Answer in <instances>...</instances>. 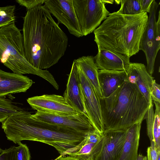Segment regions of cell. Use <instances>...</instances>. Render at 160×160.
<instances>
[{"label": "cell", "instance_id": "cell-1", "mask_svg": "<svg viewBox=\"0 0 160 160\" xmlns=\"http://www.w3.org/2000/svg\"><path fill=\"white\" fill-rule=\"evenodd\" d=\"M25 56L37 69L48 68L58 63L66 50L68 38L44 5L27 10L23 17Z\"/></svg>", "mask_w": 160, "mask_h": 160}, {"label": "cell", "instance_id": "cell-2", "mask_svg": "<svg viewBox=\"0 0 160 160\" xmlns=\"http://www.w3.org/2000/svg\"><path fill=\"white\" fill-rule=\"evenodd\" d=\"M2 123L7 139L18 144L24 140L44 143L64 156L77 151L87 134L61 126L37 120L28 112L11 115Z\"/></svg>", "mask_w": 160, "mask_h": 160}, {"label": "cell", "instance_id": "cell-3", "mask_svg": "<svg viewBox=\"0 0 160 160\" xmlns=\"http://www.w3.org/2000/svg\"><path fill=\"white\" fill-rule=\"evenodd\" d=\"M148 18L147 12L134 15L110 13L93 32L98 46L130 58L139 51Z\"/></svg>", "mask_w": 160, "mask_h": 160}, {"label": "cell", "instance_id": "cell-4", "mask_svg": "<svg viewBox=\"0 0 160 160\" xmlns=\"http://www.w3.org/2000/svg\"><path fill=\"white\" fill-rule=\"evenodd\" d=\"M99 100L104 132L127 129L143 121L149 106L137 86L127 80Z\"/></svg>", "mask_w": 160, "mask_h": 160}, {"label": "cell", "instance_id": "cell-5", "mask_svg": "<svg viewBox=\"0 0 160 160\" xmlns=\"http://www.w3.org/2000/svg\"><path fill=\"white\" fill-rule=\"evenodd\" d=\"M0 61L14 73L37 75L48 81L55 89L59 88L49 71L37 69L27 60L22 34L15 22L0 28Z\"/></svg>", "mask_w": 160, "mask_h": 160}, {"label": "cell", "instance_id": "cell-6", "mask_svg": "<svg viewBox=\"0 0 160 160\" xmlns=\"http://www.w3.org/2000/svg\"><path fill=\"white\" fill-rule=\"evenodd\" d=\"M159 4L153 0L151 6L146 27L141 37L139 50L145 54L147 71L151 76L154 69L156 58L160 48V10L156 20Z\"/></svg>", "mask_w": 160, "mask_h": 160}, {"label": "cell", "instance_id": "cell-7", "mask_svg": "<svg viewBox=\"0 0 160 160\" xmlns=\"http://www.w3.org/2000/svg\"><path fill=\"white\" fill-rule=\"evenodd\" d=\"M83 36L93 32L110 13L102 0H72Z\"/></svg>", "mask_w": 160, "mask_h": 160}, {"label": "cell", "instance_id": "cell-8", "mask_svg": "<svg viewBox=\"0 0 160 160\" xmlns=\"http://www.w3.org/2000/svg\"><path fill=\"white\" fill-rule=\"evenodd\" d=\"M77 66L86 114L95 129L103 135L104 128L99 98L94 88L88 80L77 64Z\"/></svg>", "mask_w": 160, "mask_h": 160}, {"label": "cell", "instance_id": "cell-9", "mask_svg": "<svg viewBox=\"0 0 160 160\" xmlns=\"http://www.w3.org/2000/svg\"><path fill=\"white\" fill-rule=\"evenodd\" d=\"M44 5L50 13L77 38L83 36L81 28L76 15L72 0H46Z\"/></svg>", "mask_w": 160, "mask_h": 160}, {"label": "cell", "instance_id": "cell-10", "mask_svg": "<svg viewBox=\"0 0 160 160\" xmlns=\"http://www.w3.org/2000/svg\"><path fill=\"white\" fill-rule=\"evenodd\" d=\"M32 116L39 121L70 128L86 134L95 129L85 113L60 115L37 111Z\"/></svg>", "mask_w": 160, "mask_h": 160}, {"label": "cell", "instance_id": "cell-11", "mask_svg": "<svg viewBox=\"0 0 160 160\" xmlns=\"http://www.w3.org/2000/svg\"><path fill=\"white\" fill-rule=\"evenodd\" d=\"M27 101L37 111L60 115H70L77 112L61 96L44 94L28 98Z\"/></svg>", "mask_w": 160, "mask_h": 160}, {"label": "cell", "instance_id": "cell-12", "mask_svg": "<svg viewBox=\"0 0 160 160\" xmlns=\"http://www.w3.org/2000/svg\"><path fill=\"white\" fill-rule=\"evenodd\" d=\"M98 47V53L93 58L98 70L126 72L128 70L130 58L99 46Z\"/></svg>", "mask_w": 160, "mask_h": 160}, {"label": "cell", "instance_id": "cell-13", "mask_svg": "<svg viewBox=\"0 0 160 160\" xmlns=\"http://www.w3.org/2000/svg\"><path fill=\"white\" fill-rule=\"evenodd\" d=\"M127 81L135 85L150 105L152 102L151 90L154 79L142 63L130 62L126 71Z\"/></svg>", "mask_w": 160, "mask_h": 160}, {"label": "cell", "instance_id": "cell-14", "mask_svg": "<svg viewBox=\"0 0 160 160\" xmlns=\"http://www.w3.org/2000/svg\"><path fill=\"white\" fill-rule=\"evenodd\" d=\"M127 130L104 132V142L95 160H118L122 152Z\"/></svg>", "mask_w": 160, "mask_h": 160}, {"label": "cell", "instance_id": "cell-15", "mask_svg": "<svg viewBox=\"0 0 160 160\" xmlns=\"http://www.w3.org/2000/svg\"><path fill=\"white\" fill-rule=\"evenodd\" d=\"M34 83L27 76L0 69V97L25 92Z\"/></svg>", "mask_w": 160, "mask_h": 160}, {"label": "cell", "instance_id": "cell-16", "mask_svg": "<svg viewBox=\"0 0 160 160\" xmlns=\"http://www.w3.org/2000/svg\"><path fill=\"white\" fill-rule=\"evenodd\" d=\"M63 97L77 113L86 114L78 77L77 64L75 60L73 62L68 76L66 88Z\"/></svg>", "mask_w": 160, "mask_h": 160}, {"label": "cell", "instance_id": "cell-17", "mask_svg": "<svg viewBox=\"0 0 160 160\" xmlns=\"http://www.w3.org/2000/svg\"><path fill=\"white\" fill-rule=\"evenodd\" d=\"M98 79L101 98H107L127 80V73L99 70Z\"/></svg>", "mask_w": 160, "mask_h": 160}, {"label": "cell", "instance_id": "cell-18", "mask_svg": "<svg viewBox=\"0 0 160 160\" xmlns=\"http://www.w3.org/2000/svg\"><path fill=\"white\" fill-rule=\"evenodd\" d=\"M142 121L136 123L127 129L122 152L118 160H136Z\"/></svg>", "mask_w": 160, "mask_h": 160}, {"label": "cell", "instance_id": "cell-19", "mask_svg": "<svg viewBox=\"0 0 160 160\" xmlns=\"http://www.w3.org/2000/svg\"><path fill=\"white\" fill-rule=\"evenodd\" d=\"M88 80L94 88L99 98L102 97L98 79V69L92 56H83L75 59Z\"/></svg>", "mask_w": 160, "mask_h": 160}, {"label": "cell", "instance_id": "cell-20", "mask_svg": "<svg viewBox=\"0 0 160 160\" xmlns=\"http://www.w3.org/2000/svg\"><path fill=\"white\" fill-rule=\"evenodd\" d=\"M104 141L103 135L102 138L96 143L87 142L84 140L83 144L77 152L69 153L66 155L80 160H95L101 151Z\"/></svg>", "mask_w": 160, "mask_h": 160}, {"label": "cell", "instance_id": "cell-21", "mask_svg": "<svg viewBox=\"0 0 160 160\" xmlns=\"http://www.w3.org/2000/svg\"><path fill=\"white\" fill-rule=\"evenodd\" d=\"M155 110L153 116L146 120L147 135L153 138L157 152H160V103L154 102Z\"/></svg>", "mask_w": 160, "mask_h": 160}, {"label": "cell", "instance_id": "cell-22", "mask_svg": "<svg viewBox=\"0 0 160 160\" xmlns=\"http://www.w3.org/2000/svg\"><path fill=\"white\" fill-rule=\"evenodd\" d=\"M12 95L0 97V112L8 116L26 112L20 104L15 102Z\"/></svg>", "mask_w": 160, "mask_h": 160}, {"label": "cell", "instance_id": "cell-23", "mask_svg": "<svg viewBox=\"0 0 160 160\" xmlns=\"http://www.w3.org/2000/svg\"><path fill=\"white\" fill-rule=\"evenodd\" d=\"M121 7L117 12L121 14L134 15L141 12L140 0H120Z\"/></svg>", "mask_w": 160, "mask_h": 160}, {"label": "cell", "instance_id": "cell-24", "mask_svg": "<svg viewBox=\"0 0 160 160\" xmlns=\"http://www.w3.org/2000/svg\"><path fill=\"white\" fill-rule=\"evenodd\" d=\"M15 5L0 7V28L15 22Z\"/></svg>", "mask_w": 160, "mask_h": 160}, {"label": "cell", "instance_id": "cell-25", "mask_svg": "<svg viewBox=\"0 0 160 160\" xmlns=\"http://www.w3.org/2000/svg\"><path fill=\"white\" fill-rule=\"evenodd\" d=\"M17 147L16 156L17 160H30V153L28 146L21 142Z\"/></svg>", "mask_w": 160, "mask_h": 160}, {"label": "cell", "instance_id": "cell-26", "mask_svg": "<svg viewBox=\"0 0 160 160\" xmlns=\"http://www.w3.org/2000/svg\"><path fill=\"white\" fill-rule=\"evenodd\" d=\"M17 147L15 146L2 150L0 154V160H17Z\"/></svg>", "mask_w": 160, "mask_h": 160}, {"label": "cell", "instance_id": "cell-27", "mask_svg": "<svg viewBox=\"0 0 160 160\" xmlns=\"http://www.w3.org/2000/svg\"><path fill=\"white\" fill-rule=\"evenodd\" d=\"M46 0H16L20 5L26 8L27 10L44 3Z\"/></svg>", "mask_w": 160, "mask_h": 160}, {"label": "cell", "instance_id": "cell-28", "mask_svg": "<svg viewBox=\"0 0 160 160\" xmlns=\"http://www.w3.org/2000/svg\"><path fill=\"white\" fill-rule=\"evenodd\" d=\"M102 137L103 135L95 129L87 134L84 140L87 142L96 143L99 142Z\"/></svg>", "mask_w": 160, "mask_h": 160}, {"label": "cell", "instance_id": "cell-29", "mask_svg": "<svg viewBox=\"0 0 160 160\" xmlns=\"http://www.w3.org/2000/svg\"><path fill=\"white\" fill-rule=\"evenodd\" d=\"M152 101L160 103V85L154 80L151 90Z\"/></svg>", "mask_w": 160, "mask_h": 160}, {"label": "cell", "instance_id": "cell-30", "mask_svg": "<svg viewBox=\"0 0 160 160\" xmlns=\"http://www.w3.org/2000/svg\"><path fill=\"white\" fill-rule=\"evenodd\" d=\"M153 1V0H140L141 12L149 13Z\"/></svg>", "mask_w": 160, "mask_h": 160}, {"label": "cell", "instance_id": "cell-31", "mask_svg": "<svg viewBox=\"0 0 160 160\" xmlns=\"http://www.w3.org/2000/svg\"><path fill=\"white\" fill-rule=\"evenodd\" d=\"M150 143V146L148 148L147 151L149 154L151 160H157L158 153L154 142H152Z\"/></svg>", "mask_w": 160, "mask_h": 160}, {"label": "cell", "instance_id": "cell-32", "mask_svg": "<svg viewBox=\"0 0 160 160\" xmlns=\"http://www.w3.org/2000/svg\"><path fill=\"white\" fill-rule=\"evenodd\" d=\"M57 160H80L74 157L68 156L67 157H63L60 156L58 158Z\"/></svg>", "mask_w": 160, "mask_h": 160}, {"label": "cell", "instance_id": "cell-33", "mask_svg": "<svg viewBox=\"0 0 160 160\" xmlns=\"http://www.w3.org/2000/svg\"><path fill=\"white\" fill-rule=\"evenodd\" d=\"M8 116L4 113L0 112V122H2L4 121Z\"/></svg>", "mask_w": 160, "mask_h": 160}, {"label": "cell", "instance_id": "cell-34", "mask_svg": "<svg viewBox=\"0 0 160 160\" xmlns=\"http://www.w3.org/2000/svg\"><path fill=\"white\" fill-rule=\"evenodd\" d=\"M102 2L105 4L106 3H110V4H113V3L114 0H102Z\"/></svg>", "mask_w": 160, "mask_h": 160}, {"label": "cell", "instance_id": "cell-35", "mask_svg": "<svg viewBox=\"0 0 160 160\" xmlns=\"http://www.w3.org/2000/svg\"><path fill=\"white\" fill-rule=\"evenodd\" d=\"M144 157L141 154H138L136 160H144Z\"/></svg>", "mask_w": 160, "mask_h": 160}, {"label": "cell", "instance_id": "cell-36", "mask_svg": "<svg viewBox=\"0 0 160 160\" xmlns=\"http://www.w3.org/2000/svg\"><path fill=\"white\" fill-rule=\"evenodd\" d=\"M157 153H158L157 160H160V152H157Z\"/></svg>", "mask_w": 160, "mask_h": 160}, {"label": "cell", "instance_id": "cell-37", "mask_svg": "<svg viewBox=\"0 0 160 160\" xmlns=\"http://www.w3.org/2000/svg\"><path fill=\"white\" fill-rule=\"evenodd\" d=\"M114 2H115L117 4H119L120 3V0H114Z\"/></svg>", "mask_w": 160, "mask_h": 160}, {"label": "cell", "instance_id": "cell-38", "mask_svg": "<svg viewBox=\"0 0 160 160\" xmlns=\"http://www.w3.org/2000/svg\"><path fill=\"white\" fill-rule=\"evenodd\" d=\"M144 160H148L147 156L144 157Z\"/></svg>", "mask_w": 160, "mask_h": 160}, {"label": "cell", "instance_id": "cell-39", "mask_svg": "<svg viewBox=\"0 0 160 160\" xmlns=\"http://www.w3.org/2000/svg\"><path fill=\"white\" fill-rule=\"evenodd\" d=\"M2 150L0 148V154L1 153V152L2 151Z\"/></svg>", "mask_w": 160, "mask_h": 160}, {"label": "cell", "instance_id": "cell-40", "mask_svg": "<svg viewBox=\"0 0 160 160\" xmlns=\"http://www.w3.org/2000/svg\"></svg>", "mask_w": 160, "mask_h": 160}]
</instances>
